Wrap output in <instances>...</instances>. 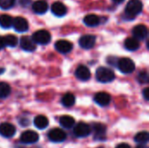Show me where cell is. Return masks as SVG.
Here are the masks:
<instances>
[{
  "mask_svg": "<svg viewBox=\"0 0 149 148\" xmlns=\"http://www.w3.org/2000/svg\"><path fill=\"white\" fill-rule=\"evenodd\" d=\"M3 72H4V69H3V68H0V74L3 73Z\"/></svg>",
  "mask_w": 149,
  "mask_h": 148,
  "instance_id": "obj_34",
  "label": "cell"
},
{
  "mask_svg": "<svg viewBox=\"0 0 149 148\" xmlns=\"http://www.w3.org/2000/svg\"><path fill=\"white\" fill-rule=\"evenodd\" d=\"M96 78L101 83H109L115 79V74L111 69L101 66L96 71Z\"/></svg>",
  "mask_w": 149,
  "mask_h": 148,
  "instance_id": "obj_1",
  "label": "cell"
},
{
  "mask_svg": "<svg viewBox=\"0 0 149 148\" xmlns=\"http://www.w3.org/2000/svg\"><path fill=\"white\" fill-rule=\"evenodd\" d=\"M95 42H96V37L93 35H84L79 40V45L86 50H89L93 48L95 44Z\"/></svg>",
  "mask_w": 149,
  "mask_h": 148,
  "instance_id": "obj_8",
  "label": "cell"
},
{
  "mask_svg": "<svg viewBox=\"0 0 149 148\" xmlns=\"http://www.w3.org/2000/svg\"><path fill=\"white\" fill-rule=\"evenodd\" d=\"M3 38L6 46L15 47L17 44V38L14 35H6L5 37H3Z\"/></svg>",
  "mask_w": 149,
  "mask_h": 148,
  "instance_id": "obj_27",
  "label": "cell"
},
{
  "mask_svg": "<svg viewBox=\"0 0 149 148\" xmlns=\"http://www.w3.org/2000/svg\"><path fill=\"white\" fill-rule=\"evenodd\" d=\"M100 22V19L98 16L94 15V14H89L86 15L84 17V23L86 25L90 26V27H94L97 26Z\"/></svg>",
  "mask_w": 149,
  "mask_h": 148,
  "instance_id": "obj_21",
  "label": "cell"
},
{
  "mask_svg": "<svg viewBox=\"0 0 149 148\" xmlns=\"http://www.w3.org/2000/svg\"><path fill=\"white\" fill-rule=\"evenodd\" d=\"M66 11V7L61 2H55L52 4V12L57 17H62L65 15Z\"/></svg>",
  "mask_w": 149,
  "mask_h": 148,
  "instance_id": "obj_17",
  "label": "cell"
},
{
  "mask_svg": "<svg viewBox=\"0 0 149 148\" xmlns=\"http://www.w3.org/2000/svg\"><path fill=\"white\" fill-rule=\"evenodd\" d=\"M94 101L100 106H106L109 105L111 101V96L107 92H100L96 93V95L94 96Z\"/></svg>",
  "mask_w": 149,
  "mask_h": 148,
  "instance_id": "obj_13",
  "label": "cell"
},
{
  "mask_svg": "<svg viewBox=\"0 0 149 148\" xmlns=\"http://www.w3.org/2000/svg\"><path fill=\"white\" fill-rule=\"evenodd\" d=\"M138 81L141 84H148L149 81L148 73L147 72H141L138 75Z\"/></svg>",
  "mask_w": 149,
  "mask_h": 148,
  "instance_id": "obj_29",
  "label": "cell"
},
{
  "mask_svg": "<svg viewBox=\"0 0 149 148\" xmlns=\"http://www.w3.org/2000/svg\"><path fill=\"white\" fill-rule=\"evenodd\" d=\"M94 132V139L97 140H105L107 135V127L100 123H95L93 126Z\"/></svg>",
  "mask_w": 149,
  "mask_h": 148,
  "instance_id": "obj_9",
  "label": "cell"
},
{
  "mask_svg": "<svg viewBox=\"0 0 149 148\" xmlns=\"http://www.w3.org/2000/svg\"><path fill=\"white\" fill-rule=\"evenodd\" d=\"M56 50L60 53H68L72 49V44L66 40H58L55 44Z\"/></svg>",
  "mask_w": 149,
  "mask_h": 148,
  "instance_id": "obj_14",
  "label": "cell"
},
{
  "mask_svg": "<svg viewBox=\"0 0 149 148\" xmlns=\"http://www.w3.org/2000/svg\"><path fill=\"white\" fill-rule=\"evenodd\" d=\"M143 146H144V145H142V146H141V147H138L137 148H146V147H144Z\"/></svg>",
  "mask_w": 149,
  "mask_h": 148,
  "instance_id": "obj_35",
  "label": "cell"
},
{
  "mask_svg": "<svg viewBox=\"0 0 149 148\" xmlns=\"http://www.w3.org/2000/svg\"><path fill=\"white\" fill-rule=\"evenodd\" d=\"M143 97L146 100L149 99V89L148 88H145L143 91Z\"/></svg>",
  "mask_w": 149,
  "mask_h": 148,
  "instance_id": "obj_30",
  "label": "cell"
},
{
  "mask_svg": "<svg viewBox=\"0 0 149 148\" xmlns=\"http://www.w3.org/2000/svg\"><path fill=\"white\" fill-rule=\"evenodd\" d=\"M148 140L149 133L148 132H141L134 136V141L141 145H145L146 143H148Z\"/></svg>",
  "mask_w": 149,
  "mask_h": 148,
  "instance_id": "obj_25",
  "label": "cell"
},
{
  "mask_svg": "<svg viewBox=\"0 0 149 148\" xmlns=\"http://www.w3.org/2000/svg\"><path fill=\"white\" fill-rule=\"evenodd\" d=\"M114 3H121L124 0H113Z\"/></svg>",
  "mask_w": 149,
  "mask_h": 148,
  "instance_id": "obj_33",
  "label": "cell"
},
{
  "mask_svg": "<svg viewBox=\"0 0 149 148\" xmlns=\"http://www.w3.org/2000/svg\"><path fill=\"white\" fill-rule=\"evenodd\" d=\"M39 140L38 134L34 131H25L20 136V141L24 144H33Z\"/></svg>",
  "mask_w": 149,
  "mask_h": 148,
  "instance_id": "obj_7",
  "label": "cell"
},
{
  "mask_svg": "<svg viewBox=\"0 0 149 148\" xmlns=\"http://www.w3.org/2000/svg\"><path fill=\"white\" fill-rule=\"evenodd\" d=\"M48 9V4L44 0H38L33 3L32 4V10L37 14H44L46 12Z\"/></svg>",
  "mask_w": 149,
  "mask_h": 148,
  "instance_id": "obj_18",
  "label": "cell"
},
{
  "mask_svg": "<svg viewBox=\"0 0 149 148\" xmlns=\"http://www.w3.org/2000/svg\"><path fill=\"white\" fill-rule=\"evenodd\" d=\"M13 19L10 16L7 14H3L0 16V26L4 29H9L12 26Z\"/></svg>",
  "mask_w": 149,
  "mask_h": 148,
  "instance_id": "obj_23",
  "label": "cell"
},
{
  "mask_svg": "<svg viewBox=\"0 0 149 148\" xmlns=\"http://www.w3.org/2000/svg\"><path fill=\"white\" fill-rule=\"evenodd\" d=\"M12 26L18 32H24L29 28V24H28L27 20L24 17H17L13 19Z\"/></svg>",
  "mask_w": 149,
  "mask_h": 148,
  "instance_id": "obj_10",
  "label": "cell"
},
{
  "mask_svg": "<svg viewBox=\"0 0 149 148\" xmlns=\"http://www.w3.org/2000/svg\"><path fill=\"white\" fill-rule=\"evenodd\" d=\"M143 4L140 0H130L126 6L125 12L128 17L133 18L141 12Z\"/></svg>",
  "mask_w": 149,
  "mask_h": 148,
  "instance_id": "obj_2",
  "label": "cell"
},
{
  "mask_svg": "<svg viewBox=\"0 0 149 148\" xmlns=\"http://www.w3.org/2000/svg\"><path fill=\"white\" fill-rule=\"evenodd\" d=\"M119 70L123 73H132L135 69L134 62L128 58H120L117 62Z\"/></svg>",
  "mask_w": 149,
  "mask_h": 148,
  "instance_id": "obj_3",
  "label": "cell"
},
{
  "mask_svg": "<svg viewBox=\"0 0 149 148\" xmlns=\"http://www.w3.org/2000/svg\"><path fill=\"white\" fill-rule=\"evenodd\" d=\"M116 148H131L130 147V146L128 145V144H127V143H121V144H120V145H118Z\"/></svg>",
  "mask_w": 149,
  "mask_h": 148,
  "instance_id": "obj_32",
  "label": "cell"
},
{
  "mask_svg": "<svg viewBox=\"0 0 149 148\" xmlns=\"http://www.w3.org/2000/svg\"><path fill=\"white\" fill-rule=\"evenodd\" d=\"M133 36L137 40H143L148 36V28L144 24H138L133 29Z\"/></svg>",
  "mask_w": 149,
  "mask_h": 148,
  "instance_id": "obj_12",
  "label": "cell"
},
{
  "mask_svg": "<svg viewBox=\"0 0 149 148\" xmlns=\"http://www.w3.org/2000/svg\"><path fill=\"white\" fill-rule=\"evenodd\" d=\"M59 124L65 129H71L74 126L75 120L69 115H64L59 118Z\"/></svg>",
  "mask_w": 149,
  "mask_h": 148,
  "instance_id": "obj_20",
  "label": "cell"
},
{
  "mask_svg": "<svg viewBox=\"0 0 149 148\" xmlns=\"http://www.w3.org/2000/svg\"><path fill=\"white\" fill-rule=\"evenodd\" d=\"M61 102L64 106L65 107H71L75 104V97L72 93H66L63 96Z\"/></svg>",
  "mask_w": 149,
  "mask_h": 148,
  "instance_id": "obj_24",
  "label": "cell"
},
{
  "mask_svg": "<svg viewBox=\"0 0 149 148\" xmlns=\"http://www.w3.org/2000/svg\"><path fill=\"white\" fill-rule=\"evenodd\" d=\"M51 38L52 36L50 32L45 30L37 31L32 35V40L38 44H47L51 41Z\"/></svg>",
  "mask_w": 149,
  "mask_h": 148,
  "instance_id": "obj_4",
  "label": "cell"
},
{
  "mask_svg": "<svg viewBox=\"0 0 149 148\" xmlns=\"http://www.w3.org/2000/svg\"><path fill=\"white\" fill-rule=\"evenodd\" d=\"M92 132V129L89 125L84 122H80L77 124L73 129V133L78 138H85L87 137Z\"/></svg>",
  "mask_w": 149,
  "mask_h": 148,
  "instance_id": "obj_5",
  "label": "cell"
},
{
  "mask_svg": "<svg viewBox=\"0 0 149 148\" xmlns=\"http://www.w3.org/2000/svg\"><path fill=\"white\" fill-rule=\"evenodd\" d=\"M34 125L38 129L43 130L46 128L49 125V120L48 119L44 116V115H38L34 119Z\"/></svg>",
  "mask_w": 149,
  "mask_h": 148,
  "instance_id": "obj_19",
  "label": "cell"
},
{
  "mask_svg": "<svg viewBox=\"0 0 149 148\" xmlns=\"http://www.w3.org/2000/svg\"><path fill=\"white\" fill-rule=\"evenodd\" d=\"M20 46L23 50L26 51H33L36 49V44L28 37H23L20 39Z\"/></svg>",
  "mask_w": 149,
  "mask_h": 148,
  "instance_id": "obj_16",
  "label": "cell"
},
{
  "mask_svg": "<svg viewBox=\"0 0 149 148\" xmlns=\"http://www.w3.org/2000/svg\"><path fill=\"white\" fill-rule=\"evenodd\" d=\"M15 3V0H0V8L7 10L11 8Z\"/></svg>",
  "mask_w": 149,
  "mask_h": 148,
  "instance_id": "obj_28",
  "label": "cell"
},
{
  "mask_svg": "<svg viewBox=\"0 0 149 148\" xmlns=\"http://www.w3.org/2000/svg\"><path fill=\"white\" fill-rule=\"evenodd\" d=\"M48 138L51 141H52L54 143H60V142H63L65 140L66 134L63 130H61L59 128H54L49 132Z\"/></svg>",
  "mask_w": 149,
  "mask_h": 148,
  "instance_id": "obj_6",
  "label": "cell"
},
{
  "mask_svg": "<svg viewBox=\"0 0 149 148\" xmlns=\"http://www.w3.org/2000/svg\"><path fill=\"white\" fill-rule=\"evenodd\" d=\"M10 93V87L7 83L1 82L0 83V98L4 99L8 97Z\"/></svg>",
  "mask_w": 149,
  "mask_h": 148,
  "instance_id": "obj_26",
  "label": "cell"
},
{
  "mask_svg": "<svg viewBox=\"0 0 149 148\" xmlns=\"http://www.w3.org/2000/svg\"><path fill=\"white\" fill-rule=\"evenodd\" d=\"M16 133V128L12 124L3 123L0 125V134L5 138H11Z\"/></svg>",
  "mask_w": 149,
  "mask_h": 148,
  "instance_id": "obj_11",
  "label": "cell"
},
{
  "mask_svg": "<svg viewBox=\"0 0 149 148\" xmlns=\"http://www.w3.org/2000/svg\"><path fill=\"white\" fill-rule=\"evenodd\" d=\"M5 43H4V38L3 37H0V50H3L5 47Z\"/></svg>",
  "mask_w": 149,
  "mask_h": 148,
  "instance_id": "obj_31",
  "label": "cell"
},
{
  "mask_svg": "<svg viewBox=\"0 0 149 148\" xmlns=\"http://www.w3.org/2000/svg\"><path fill=\"white\" fill-rule=\"evenodd\" d=\"M75 75L76 77L79 79V80H82V81H86L90 79L91 77V72L89 71V69L85 66V65H79L76 72H75Z\"/></svg>",
  "mask_w": 149,
  "mask_h": 148,
  "instance_id": "obj_15",
  "label": "cell"
},
{
  "mask_svg": "<svg viewBox=\"0 0 149 148\" xmlns=\"http://www.w3.org/2000/svg\"><path fill=\"white\" fill-rule=\"evenodd\" d=\"M124 46L128 51H136L140 47V43L134 38H128L125 40Z\"/></svg>",
  "mask_w": 149,
  "mask_h": 148,
  "instance_id": "obj_22",
  "label": "cell"
}]
</instances>
